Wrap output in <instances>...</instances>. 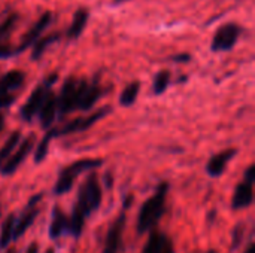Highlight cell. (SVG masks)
I'll list each match as a JSON object with an SVG mask.
<instances>
[{"label":"cell","instance_id":"cell-1","mask_svg":"<svg viewBox=\"0 0 255 253\" xmlns=\"http://www.w3.org/2000/svg\"><path fill=\"white\" fill-rule=\"evenodd\" d=\"M167 192H169V183L161 182L157 185L155 192L142 204V207L139 210V216H137V224H136L139 234H145V233L154 230L155 225L158 224V221L163 218V215L166 212Z\"/></svg>","mask_w":255,"mask_h":253},{"label":"cell","instance_id":"cell-2","mask_svg":"<svg viewBox=\"0 0 255 253\" xmlns=\"http://www.w3.org/2000/svg\"><path fill=\"white\" fill-rule=\"evenodd\" d=\"M102 164H103V160H99V158H82V160H78V161L72 163L70 166L61 169L58 179L55 182V186H54V194L64 195V194L70 192V189L73 188L75 179L78 176H81L85 171L96 170V169L102 167Z\"/></svg>","mask_w":255,"mask_h":253},{"label":"cell","instance_id":"cell-3","mask_svg":"<svg viewBox=\"0 0 255 253\" xmlns=\"http://www.w3.org/2000/svg\"><path fill=\"white\" fill-rule=\"evenodd\" d=\"M102 186L96 173L88 174L84 183L79 186L78 191V201L75 203V209L79 210L85 218L91 216L96 210H99L102 204Z\"/></svg>","mask_w":255,"mask_h":253},{"label":"cell","instance_id":"cell-4","mask_svg":"<svg viewBox=\"0 0 255 253\" xmlns=\"http://www.w3.org/2000/svg\"><path fill=\"white\" fill-rule=\"evenodd\" d=\"M87 79H78L75 76H69L57 95V115L58 118H64L70 112H73L78 106V100L87 85Z\"/></svg>","mask_w":255,"mask_h":253},{"label":"cell","instance_id":"cell-5","mask_svg":"<svg viewBox=\"0 0 255 253\" xmlns=\"http://www.w3.org/2000/svg\"><path fill=\"white\" fill-rule=\"evenodd\" d=\"M57 79H58V75L52 73L33 89V92L30 94V97L27 98V101L22 104V107L19 110V116L22 121L30 122L34 116H37V112H39L46 94L51 91V86L57 82Z\"/></svg>","mask_w":255,"mask_h":253},{"label":"cell","instance_id":"cell-6","mask_svg":"<svg viewBox=\"0 0 255 253\" xmlns=\"http://www.w3.org/2000/svg\"><path fill=\"white\" fill-rule=\"evenodd\" d=\"M242 33V28L235 24V22H226L221 27L217 28L212 42H211V49L214 52H227L232 51Z\"/></svg>","mask_w":255,"mask_h":253},{"label":"cell","instance_id":"cell-7","mask_svg":"<svg viewBox=\"0 0 255 253\" xmlns=\"http://www.w3.org/2000/svg\"><path fill=\"white\" fill-rule=\"evenodd\" d=\"M42 198H43V194L40 192V194H36V195H33L30 200H28V203H27V206L24 207V210H22V213H21V216L15 221V225H13V233H12V240H19L24 234H25V231L34 224V221H36V218H37V215H39V207H37V204L42 201Z\"/></svg>","mask_w":255,"mask_h":253},{"label":"cell","instance_id":"cell-8","mask_svg":"<svg viewBox=\"0 0 255 253\" xmlns=\"http://www.w3.org/2000/svg\"><path fill=\"white\" fill-rule=\"evenodd\" d=\"M34 143H36V136L33 133L28 137H25L24 140H21L19 145L16 146V149L12 152V155L0 166V173L3 176L13 174L18 170V167L25 161V158L28 157V154L33 151Z\"/></svg>","mask_w":255,"mask_h":253},{"label":"cell","instance_id":"cell-9","mask_svg":"<svg viewBox=\"0 0 255 253\" xmlns=\"http://www.w3.org/2000/svg\"><path fill=\"white\" fill-rule=\"evenodd\" d=\"M51 21H52V13H51L49 10L43 12V13L37 18V21L33 24V27L22 36V40H21L19 46L15 49V55H19V54H22L25 49H28V46H31V45L43 34V31H45L46 27L51 24Z\"/></svg>","mask_w":255,"mask_h":253},{"label":"cell","instance_id":"cell-10","mask_svg":"<svg viewBox=\"0 0 255 253\" xmlns=\"http://www.w3.org/2000/svg\"><path fill=\"white\" fill-rule=\"evenodd\" d=\"M126 227V210L123 209V212L117 216V219L111 224L106 239H105V248L103 253H118L121 249V243H123V231Z\"/></svg>","mask_w":255,"mask_h":253},{"label":"cell","instance_id":"cell-11","mask_svg":"<svg viewBox=\"0 0 255 253\" xmlns=\"http://www.w3.org/2000/svg\"><path fill=\"white\" fill-rule=\"evenodd\" d=\"M236 154H238V149H226V151L215 154L206 164V173L211 177L223 176L227 169V164L236 157Z\"/></svg>","mask_w":255,"mask_h":253},{"label":"cell","instance_id":"cell-12","mask_svg":"<svg viewBox=\"0 0 255 253\" xmlns=\"http://www.w3.org/2000/svg\"><path fill=\"white\" fill-rule=\"evenodd\" d=\"M254 183L248 182V180H242L241 183H238L233 198H232V209L233 210H242V209H248L253 203H254Z\"/></svg>","mask_w":255,"mask_h":253},{"label":"cell","instance_id":"cell-13","mask_svg":"<svg viewBox=\"0 0 255 253\" xmlns=\"http://www.w3.org/2000/svg\"><path fill=\"white\" fill-rule=\"evenodd\" d=\"M37 116H39V124L43 130H48L52 127L54 121H55V116H57V95L49 91L37 112Z\"/></svg>","mask_w":255,"mask_h":253},{"label":"cell","instance_id":"cell-14","mask_svg":"<svg viewBox=\"0 0 255 253\" xmlns=\"http://www.w3.org/2000/svg\"><path fill=\"white\" fill-rule=\"evenodd\" d=\"M67 230H69V218L64 215V212L58 206H55L52 210L48 236L51 240H58L61 236H64V233H67Z\"/></svg>","mask_w":255,"mask_h":253},{"label":"cell","instance_id":"cell-15","mask_svg":"<svg viewBox=\"0 0 255 253\" xmlns=\"http://www.w3.org/2000/svg\"><path fill=\"white\" fill-rule=\"evenodd\" d=\"M100 97H102L100 85L97 82H93V84L87 82V85H85V88H84V91H82V94H81V97L78 100L76 109H79V110H91L96 106V103L100 100Z\"/></svg>","mask_w":255,"mask_h":253},{"label":"cell","instance_id":"cell-16","mask_svg":"<svg viewBox=\"0 0 255 253\" xmlns=\"http://www.w3.org/2000/svg\"><path fill=\"white\" fill-rule=\"evenodd\" d=\"M88 19H90V10H88V9H85V7L76 9L75 13H73L72 22H70V25H69V28H67V31H66L67 39L76 40V39L84 33Z\"/></svg>","mask_w":255,"mask_h":253},{"label":"cell","instance_id":"cell-17","mask_svg":"<svg viewBox=\"0 0 255 253\" xmlns=\"http://www.w3.org/2000/svg\"><path fill=\"white\" fill-rule=\"evenodd\" d=\"M25 75L21 70H10L0 78V92H12L22 86Z\"/></svg>","mask_w":255,"mask_h":253},{"label":"cell","instance_id":"cell-18","mask_svg":"<svg viewBox=\"0 0 255 253\" xmlns=\"http://www.w3.org/2000/svg\"><path fill=\"white\" fill-rule=\"evenodd\" d=\"M60 33H52V34H48V36H40L31 46H33V49H31V60L33 61H36V60H39L43 54H45V51L48 49V46L49 45H52V43H55L58 39H60Z\"/></svg>","mask_w":255,"mask_h":253},{"label":"cell","instance_id":"cell-19","mask_svg":"<svg viewBox=\"0 0 255 253\" xmlns=\"http://www.w3.org/2000/svg\"><path fill=\"white\" fill-rule=\"evenodd\" d=\"M139 92H140V82L139 81H133L130 82L123 91H121V95H120V104L124 106V107H130L136 103L137 97H139Z\"/></svg>","mask_w":255,"mask_h":253},{"label":"cell","instance_id":"cell-20","mask_svg":"<svg viewBox=\"0 0 255 253\" xmlns=\"http://www.w3.org/2000/svg\"><path fill=\"white\" fill-rule=\"evenodd\" d=\"M169 237L160 231H152L142 249V253H161L163 252V248H164V243Z\"/></svg>","mask_w":255,"mask_h":253},{"label":"cell","instance_id":"cell-21","mask_svg":"<svg viewBox=\"0 0 255 253\" xmlns=\"http://www.w3.org/2000/svg\"><path fill=\"white\" fill-rule=\"evenodd\" d=\"M22 140L21 131H12L10 136L7 137V140L4 142V145L0 148V166L12 155V152L16 149V146L19 145V142Z\"/></svg>","mask_w":255,"mask_h":253},{"label":"cell","instance_id":"cell-22","mask_svg":"<svg viewBox=\"0 0 255 253\" xmlns=\"http://www.w3.org/2000/svg\"><path fill=\"white\" fill-rule=\"evenodd\" d=\"M15 221H16L15 215L9 213L1 224V230H0V248L1 249H6L9 246V243L12 242V233H13Z\"/></svg>","mask_w":255,"mask_h":253},{"label":"cell","instance_id":"cell-23","mask_svg":"<svg viewBox=\"0 0 255 253\" xmlns=\"http://www.w3.org/2000/svg\"><path fill=\"white\" fill-rule=\"evenodd\" d=\"M170 85V72L167 70H161L155 75L154 82H152V92L155 95H161L166 92V89Z\"/></svg>","mask_w":255,"mask_h":253},{"label":"cell","instance_id":"cell-24","mask_svg":"<svg viewBox=\"0 0 255 253\" xmlns=\"http://www.w3.org/2000/svg\"><path fill=\"white\" fill-rule=\"evenodd\" d=\"M51 140H52L51 134L46 133V134L43 136V139L37 143L36 151H34V163H36V164H40V163L46 158L48 151H49V143H51Z\"/></svg>","mask_w":255,"mask_h":253},{"label":"cell","instance_id":"cell-25","mask_svg":"<svg viewBox=\"0 0 255 253\" xmlns=\"http://www.w3.org/2000/svg\"><path fill=\"white\" fill-rule=\"evenodd\" d=\"M16 21H18V13H10L7 18H4L3 22H0V42H4L10 36V33L16 25Z\"/></svg>","mask_w":255,"mask_h":253},{"label":"cell","instance_id":"cell-26","mask_svg":"<svg viewBox=\"0 0 255 253\" xmlns=\"http://www.w3.org/2000/svg\"><path fill=\"white\" fill-rule=\"evenodd\" d=\"M244 236H245V225L244 224H238L233 228V234H232V239H233V242H232V246H233L232 251H236L239 248V245L244 240Z\"/></svg>","mask_w":255,"mask_h":253},{"label":"cell","instance_id":"cell-27","mask_svg":"<svg viewBox=\"0 0 255 253\" xmlns=\"http://www.w3.org/2000/svg\"><path fill=\"white\" fill-rule=\"evenodd\" d=\"M15 101V95L12 92H0V109H7Z\"/></svg>","mask_w":255,"mask_h":253},{"label":"cell","instance_id":"cell-28","mask_svg":"<svg viewBox=\"0 0 255 253\" xmlns=\"http://www.w3.org/2000/svg\"><path fill=\"white\" fill-rule=\"evenodd\" d=\"M15 55V49L4 42H0V60H6Z\"/></svg>","mask_w":255,"mask_h":253},{"label":"cell","instance_id":"cell-29","mask_svg":"<svg viewBox=\"0 0 255 253\" xmlns=\"http://www.w3.org/2000/svg\"><path fill=\"white\" fill-rule=\"evenodd\" d=\"M244 179H245V180H248V182H251V183H254V180H255V166L254 164H251V166L247 169V171H245V174H244Z\"/></svg>","mask_w":255,"mask_h":253},{"label":"cell","instance_id":"cell-30","mask_svg":"<svg viewBox=\"0 0 255 253\" xmlns=\"http://www.w3.org/2000/svg\"><path fill=\"white\" fill-rule=\"evenodd\" d=\"M172 61H175V63H188V61H191V55L182 52V54L173 55V57H172Z\"/></svg>","mask_w":255,"mask_h":253},{"label":"cell","instance_id":"cell-31","mask_svg":"<svg viewBox=\"0 0 255 253\" xmlns=\"http://www.w3.org/2000/svg\"><path fill=\"white\" fill-rule=\"evenodd\" d=\"M161 253H175V246H173V242L170 239L166 240L164 248H163V252Z\"/></svg>","mask_w":255,"mask_h":253},{"label":"cell","instance_id":"cell-32","mask_svg":"<svg viewBox=\"0 0 255 253\" xmlns=\"http://www.w3.org/2000/svg\"><path fill=\"white\" fill-rule=\"evenodd\" d=\"M25 253H39V246H37V243H36V242H33V243L27 248Z\"/></svg>","mask_w":255,"mask_h":253},{"label":"cell","instance_id":"cell-33","mask_svg":"<svg viewBox=\"0 0 255 253\" xmlns=\"http://www.w3.org/2000/svg\"><path fill=\"white\" fill-rule=\"evenodd\" d=\"M254 251H255L254 243H250V245H248V248L244 251V253H254Z\"/></svg>","mask_w":255,"mask_h":253},{"label":"cell","instance_id":"cell-34","mask_svg":"<svg viewBox=\"0 0 255 253\" xmlns=\"http://www.w3.org/2000/svg\"><path fill=\"white\" fill-rule=\"evenodd\" d=\"M215 216H217V212H215V210H212V212L209 213V216H208V221L212 224V222H214V219H215Z\"/></svg>","mask_w":255,"mask_h":253},{"label":"cell","instance_id":"cell-35","mask_svg":"<svg viewBox=\"0 0 255 253\" xmlns=\"http://www.w3.org/2000/svg\"><path fill=\"white\" fill-rule=\"evenodd\" d=\"M3 128H4V116L0 113V131H1Z\"/></svg>","mask_w":255,"mask_h":253},{"label":"cell","instance_id":"cell-36","mask_svg":"<svg viewBox=\"0 0 255 253\" xmlns=\"http://www.w3.org/2000/svg\"><path fill=\"white\" fill-rule=\"evenodd\" d=\"M4 253H18V251H16V248H9Z\"/></svg>","mask_w":255,"mask_h":253},{"label":"cell","instance_id":"cell-37","mask_svg":"<svg viewBox=\"0 0 255 253\" xmlns=\"http://www.w3.org/2000/svg\"><path fill=\"white\" fill-rule=\"evenodd\" d=\"M45 253H55V251H54L52 248H49V249H46V252Z\"/></svg>","mask_w":255,"mask_h":253},{"label":"cell","instance_id":"cell-38","mask_svg":"<svg viewBox=\"0 0 255 253\" xmlns=\"http://www.w3.org/2000/svg\"><path fill=\"white\" fill-rule=\"evenodd\" d=\"M206 253H217V251H214V249H211V251H208Z\"/></svg>","mask_w":255,"mask_h":253},{"label":"cell","instance_id":"cell-39","mask_svg":"<svg viewBox=\"0 0 255 253\" xmlns=\"http://www.w3.org/2000/svg\"><path fill=\"white\" fill-rule=\"evenodd\" d=\"M117 3H121V1H127V0H115Z\"/></svg>","mask_w":255,"mask_h":253}]
</instances>
